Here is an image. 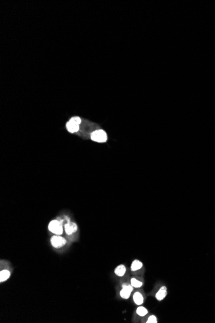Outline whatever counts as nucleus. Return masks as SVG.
<instances>
[{"mask_svg": "<svg viewBox=\"0 0 215 323\" xmlns=\"http://www.w3.org/2000/svg\"><path fill=\"white\" fill-rule=\"evenodd\" d=\"M48 230L52 233L55 235H61L63 232V228L62 227L61 223L56 219L52 220L50 222L49 224H48Z\"/></svg>", "mask_w": 215, "mask_h": 323, "instance_id": "2", "label": "nucleus"}, {"mask_svg": "<svg viewBox=\"0 0 215 323\" xmlns=\"http://www.w3.org/2000/svg\"><path fill=\"white\" fill-rule=\"evenodd\" d=\"M136 313L140 317H144L148 314V310L144 306H138L136 310Z\"/></svg>", "mask_w": 215, "mask_h": 323, "instance_id": "12", "label": "nucleus"}, {"mask_svg": "<svg viewBox=\"0 0 215 323\" xmlns=\"http://www.w3.org/2000/svg\"><path fill=\"white\" fill-rule=\"evenodd\" d=\"M91 140L97 143H105L108 140L107 134L102 129L95 130L91 134Z\"/></svg>", "mask_w": 215, "mask_h": 323, "instance_id": "1", "label": "nucleus"}, {"mask_svg": "<svg viewBox=\"0 0 215 323\" xmlns=\"http://www.w3.org/2000/svg\"><path fill=\"white\" fill-rule=\"evenodd\" d=\"M10 277V272L8 270H3L0 272V282L3 283L8 280Z\"/></svg>", "mask_w": 215, "mask_h": 323, "instance_id": "11", "label": "nucleus"}, {"mask_svg": "<svg viewBox=\"0 0 215 323\" xmlns=\"http://www.w3.org/2000/svg\"><path fill=\"white\" fill-rule=\"evenodd\" d=\"M66 127L69 132L70 133H75L77 132L79 130V125L77 124L74 123L71 121H69L66 124Z\"/></svg>", "mask_w": 215, "mask_h": 323, "instance_id": "8", "label": "nucleus"}, {"mask_svg": "<svg viewBox=\"0 0 215 323\" xmlns=\"http://www.w3.org/2000/svg\"><path fill=\"white\" fill-rule=\"evenodd\" d=\"M133 290V287L131 284H123L122 285V290L120 291V296L124 299H128L130 298Z\"/></svg>", "mask_w": 215, "mask_h": 323, "instance_id": "4", "label": "nucleus"}, {"mask_svg": "<svg viewBox=\"0 0 215 323\" xmlns=\"http://www.w3.org/2000/svg\"><path fill=\"white\" fill-rule=\"evenodd\" d=\"M133 299L134 303L138 306H140L144 303V299L143 294L140 292H138V291H136V292L134 293L133 296Z\"/></svg>", "mask_w": 215, "mask_h": 323, "instance_id": "7", "label": "nucleus"}, {"mask_svg": "<svg viewBox=\"0 0 215 323\" xmlns=\"http://www.w3.org/2000/svg\"><path fill=\"white\" fill-rule=\"evenodd\" d=\"M52 246L55 248H61L67 244V240L59 235H55L50 239Z\"/></svg>", "mask_w": 215, "mask_h": 323, "instance_id": "3", "label": "nucleus"}, {"mask_svg": "<svg viewBox=\"0 0 215 323\" xmlns=\"http://www.w3.org/2000/svg\"><path fill=\"white\" fill-rule=\"evenodd\" d=\"M143 266V263H142L140 260L138 259H135L131 263V270L132 272H135L138 270L141 269Z\"/></svg>", "mask_w": 215, "mask_h": 323, "instance_id": "10", "label": "nucleus"}, {"mask_svg": "<svg viewBox=\"0 0 215 323\" xmlns=\"http://www.w3.org/2000/svg\"><path fill=\"white\" fill-rule=\"evenodd\" d=\"M146 322H147V323H157V322H158L157 318V317H156V316L154 315H150V317H148Z\"/></svg>", "mask_w": 215, "mask_h": 323, "instance_id": "14", "label": "nucleus"}, {"mask_svg": "<svg viewBox=\"0 0 215 323\" xmlns=\"http://www.w3.org/2000/svg\"><path fill=\"white\" fill-rule=\"evenodd\" d=\"M77 225L73 222L68 221L64 224V230L68 235H72L77 231Z\"/></svg>", "mask_w": 215, "mask_h": 323, "instance_id": "5", "label": "nucleus"}, {"mask_svg": "<svg viewBox=\"0 0 215 323\" xmlns=\"http://www.w3.org/2000/svg\"><path fill=\"white\" fill-rule=\"evenodd\" d=\"M115 275L119 277H123L126 272V268L124 265H120L117 266L114 270Z\"/></svg>", "mask_w": 215, "mask_h": 323, "instance_id": "9", "label": "nucleus"}, {"mask_svg": "<svg viewBox=\"0 0 215 323\" xmlns=\"http://www.w3.org/2000/svg\"><path fill=\"white\" fill-rule=\"evenodd\" d=\"M131 284L132 285V286L133 288H140L142 286H143V282H141V281H140L139 280L137 279L136 278H131Z\"/></svg>", "mask_w": 215, "mask_h": 323, "instance_id": "13", "label": "nucleus"}, {"mask_svg": "<svg viewBox=\"0 0 215 323\" xmlns=\"http://www.w3.org/2000/svg\"><path fill=\"white\" fill-rule=\"evenodd\" d=\"M70 121H71V122H73L74 123H76L77 124H80L81 123V119L79 117H77V116H75V117H72L71 119H70Z\"/></svg>", "mask_w": 215, "mask_h": 323, "instance_id": "15", "label": "nucleus"}, {"mask_svg": "<svg viewBox=\"0 0 215 323\" xmlns=\"http://www.w3.org/2000/svg\"><path fill=\"white\" fill-rule=\"evenodd\" d=\"M168 294L167 288L165 286H162L155 294V297L158 301L164 300Z\"/></svg>", "mask_w": 215, "mask_h": 323, "instance_id": "6", "label": "nucleus"}]
</instances>
